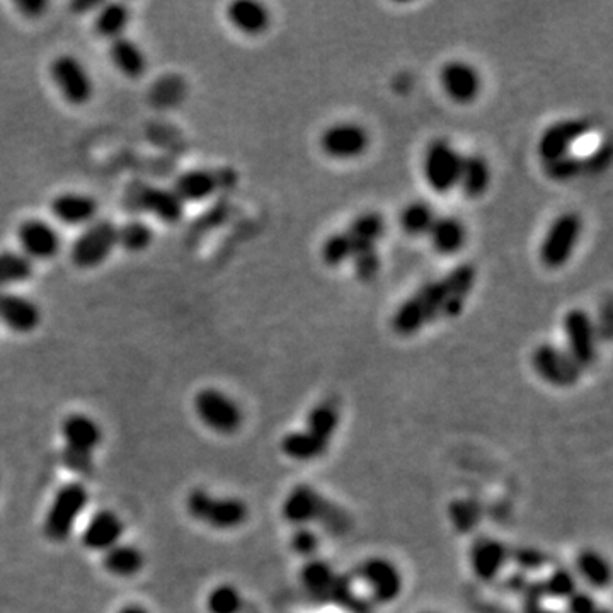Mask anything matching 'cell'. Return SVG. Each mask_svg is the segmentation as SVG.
<instances>
[{"label":"cell","instance_id":"cell-1","mask_svg":"<svg viewBox=\"0 0 613 613\" xmlns=\"http://www.w3.org/2000/svg\"><path fill=\"white\" fill-rule=\"evenodd\" d=\"M477 271L472 264L455 266L438 280L424 283L397 307L390 319L392 331L401 338H411L431 322L453 319L464 312L476 285Z\"/></svg>","mask_w":613,"mask_h":613},{"label":"cell","instance_id":"cell-2","mask_svg":"<svg viewBox=\"0 0 613 613\" xmlns=\"http://www.w3.org/2000/svg\"><path fill=\"white\" fill-rule=\"evenodd\" d=\"M281 516L293 527H321L331 537H344L353 528V518L333 499L310 484H297L283 499Z\"/></svg>","mask_w":613,"mask_h":613},{"label":"cell","instance_id":"cell-3","mask_svg":"<svg viewBox=\"0 0 613 613\" xmlns=\"http://www.w3.org/2000/svg\"><path fill=\"white\" fill-rule=\"evenodd\" d=\"M186 511L196 522L215 530H235L249 518V508L239 498L213 496L207 489H193L186 498Z\"/></svg>","mask_w":613,"mask_h":613},{"label":"cell","instance_id":"cell-4","mask_svg":"<svg viewBox=\"0 0 613 613\" xmlns=\"http://www.w3.org/2000/svg\"><path fill=\"white\" fill-rule=\"evenodd\" d=\"M89 493L81 482H69L58 489L43 522L46 539L62 544L69 539L79 516L86 510Z\"/></svg>","mask_w":613,"mask_h":613},{"label":"cell","instance_id":"cell-5","mask_svg":"<svg viewBox=\"0 0 613 613\" xmlns=\"http://www.w3.org/2000/svg\"><path fill=\"white\" fill-rule=\"evenodd\" d=\"M353 579H358L368 591V602L390 605L397 602L404 590V578L396 562L387 557L372 556L358 564Z\"/></svg>","mask_w":613,"mask_h":613},{"label":"cell","instance_id":"cell-6","mask_svg":"<svg viewBox=\"0 0 613 613\" xmlns=\"http://www.w3.org/2000/svg\"><path fill=\"white\" fill-rule=\"evenodd\" d=\"M583 232V220L578 213H561L549 225L540 244V261L549 270H559L573 258L579 237Z\"/></svg>","mask_w":613,"mask_h":613},{"label":"cell","instance_id":"cell-7","mask_svg":"<svg viewBox=\"0 0 613 613\" xmlns=\"http://www.w3.org/2000/svg\"><path fill=\"white\" fill-rule=\"evenodd\" d=\"M118 246V227L111 220H94L87 225L70 249V258L77 268H98Z\"/></svg>","mask_w":613,"mask_h":613},{"label":"cell","instance_id":"cell-8","mask_svg":"<svg viewBox=\"0 0 613 613\" xmlns=\"http://www.w3.org/2000/svg\"><path fill=\"white\" fill-rule=\"evenodd\" d=\"M195 411L201 423L217 435H234L241 430L244 421L241 406L227 396L224 390L215 387L198 392L195 397Z\"/></svg>","mask_w":613,"mask_h":613},{"label":"cell","instance_id":"cell-9","mask_svg":"<svg viewBox=\"0 0 613 613\" xmlns=\"http://www.w3.org/2000/svg\"><path fill=\"white\" fill-rule=\"evenodd\" d=\"M462 154L445 138H436L424 152L423 172L431 190L450 193L459 184Z\"/></svg>","mask_w":613,"mask_h":613},{"label":"cell","instance_id":"cell-10","mask_svg":"<svg viewBox=\"0 0 613 613\" xmlns=\"http://www.w3.org/2000/svg\"><path fill=\"white\" fill-rule=\"evenodd\" d=\"M533 372L539 379L556 389H571L583 377V370L556 344L542 343L532 353Z\"/></svg>","mask_w":613,"mask_h":613},{"label":"cell","instance_id":"cell-11","mask_svg":"<svg viewBox=\"0 0 613 613\" xmlns=\"http://www.w3.org/2000/svg\"><path fill=\"white\" fill-rule=\"evenodd\" d=\"M564 336L568 355L573 358L578 367L585 372L596 361V326L590 314L583 309L569 310L564 317Z\"/></svg>","mask_w":613,"mask_h":613},{"label":"cell","instance_id":"cell-12","mask_svg":"<svg viewBox=\"0 0 613 613\" xmlns=\"http://www.w3.org/2000/svg\"><path fill=\"white\" fill-rule=\"evenodd\" d=\"M50 75L67 103L82 106L91 101L94 84L86 67L77 58L72 55L55 58L50 65Z\"/></svg>","mask_w":613,"mask_h":613},{"label":"cell","instance_id":"cell-13","mask_svg":"<svg viewBox=\"0 0 613 613\" xmlns=\"http://www.w3.org/2000/svg\"><path fill=\"white\" fill-rule=\"evenodd\" d=\"M237 181V174L232 169H195L181 174L174 183V193L179 200L203 201L215 195L217 191L229 190Z\"/></svg>","mask_w":613,"mask_h":613},{"label":"cell","instance_id":"cell-14","mask_svg":"<svg viewBox=\"0 0 613 613\" xmlns=\"http://www.w3.org/2000/svg\"><path fill=\"white\" fill-rule=\"evenodd\" d=\"M319 144L334 161H353L367 152L370 137L358 123H336L322 132Z\"/></svg>","mask_w":613,"mask_h":613},{"label":"cell","instance_id":"cell-15","mask_svg":"<svg viewBox=\"0 0 613 613\" xmlns=\"http://www.w3.org/2000/svg\"><path fill=\"white\" fill-rule=\"evenodd\" d=\"M593 130V123L586 118L557 121L545 128L539 140L540 159L547 162L557 161L569 155L573 145Z\"/></svg>","mask_w":613,"mask_h":613},{"label":"cell","instance_id":"cell-16","mask_svg":"<svg viewBox=\"0 0 613 613\" xmlns=\"http://www.w3.org/2000/svg\"><path fill=\"white\" fill-rule=\"evenodd\" d=\"M510 562V549L501 540L481 535L469 549L472 574L482 583H494Z\"/></svg>","mask_w":613,"mask_h":613},{"label":"cell","instance_id":"cell-17","mask_svg":"<svg viewBox=\"0 0 613 613\" xmlns=\"http://www.w3.org/2000/svg\"><path fill=\"white\" fill-rule=\"evenodd\" d=\"M440 82L443 91L453 103H474L481 94L482 79L479 70L462 60H452L443 65Z\"/></svg>","mask_w":613,"mask_h":613},{"label":"cell","instance_id":"cell-18","mask_svg":"<svg viewBox=\"0 0 613 613\" xmlns=\"http://www.w3.org/2000/svg\"><path fill=\"white\" fill-rule=\"evenodd\" d=\"M18 239L24 256L31 261L33 259H40V261L52 259L62 249V237L58 234V230L45 220H38V218H31L21 224Z\"/></svg>","mask_w":613,"mask_h":613},{"label":"cell","instance_id":"cell-19","mask_svg":"<svg viewBox=\"0 0 613 613\" xmlns=\"http://www.w3.org/2000/svg\"><path fill=\"white\" fill-rule=\"evenodd\" d=\"M130 201L137 210L152 213L164 224H178L184 215V203L172 190L155 188V186H137V190L132 191Z\"/></svg>","mask_w":613,"mask_h":613},{"label":"cell","instance_id":"cell-20","mask_svg":"<svg viewBox=\"0 0 613 613\" xmlns=\"http://www.w3.org/2000/svg\"><path fill=\"white\" fill-rule=\"evenodd\" d=\"M41 321L40 307L18 293L0 292V322L14 333H31Z\"/></svg>","mask_w":613,"mask_h":613},{"label":"cell","instance_id":"cell-21","mask_svg":"<svg viewBox=\"0 0 613 613\" xmlns=\"http://www.w3.org/2000/svg\"><path fill=\"white\" fill-rule=\"evenodd\" d=\"M125 532V525L121 522L120 516L113 511H98L91 516L84 532H82V544L89 550L96 552H106V550L120 544V539Z\"/></svg>","mask_w":613,"mask_h":613},{"label":"cell","instance_id":"cell-22","mask_svg":"<svg viewBox=\"0 0 613 613\" xmlns=\"http://www.w3.org/2000/svg\"><path fill=\"white\" fill-rule=\"evenodd\" d=\"M62 435H64L65 450L86 453V455H92L103 442L101 426L86 414H70L69 418H65Z\"/></svg>","mask_w":613,"mask_h":613},{"label":"cell","instance_id":"cell-23","mask_svg":"<svg viewBox=\"0 0 613 613\" xmlns=\"http://www.w3.org/2000/svg\"><path fill=\"white\" fill-rule=\"evenodd\" d=\"M98 210V201L81 193H64L52 201L53 217L70 227L91 225L94 220H98Z\"/></svg>","mask_w":613,"mask_h":613},{"label":"cell","instance_id":"cell-24","mask_svg":"<svg viewBox=\"0 0 613 613\" xmlns=\"http://www.w3.org/2000/svg\"><path fill=\"white\" fill-rule=\"evenodd\" d=\"M338 574L331 562L324 561L321 557H314L304 562L298 578H300V585L304 588L305 593L312 600L327 603Z\"/></svg>","mask_w":613,"mask_h":613},{"label":"cell","instance_id":"cell-25","mask_svg":"<svg viewBox=\"0 0 613 613\" xmlns=\"http://www.w3.org/2000/svg\"><path fill=\"white\" fill-rule=\"evenodd\" d=\"M227 18L239 33L247 36L263 35L270 28L268 7L254 0H237L227 7Z\"/></svg>","mask_w":613,"mask_h":613},{"label":"cell","instance_id":"cell-26","mask_svg":"<svg viewBox=\"0 0 613 613\" xmlns=\"http://www.w3.org/2000/svg\"><path fill=\"white\" fill-rule=\"evenodd\" d=\"M339 423H341V413L338 404L333 401H322L310 409L302 431L322 445L331 448L334 435L339 430Z\"/></svg>","mask_w":613,"mask_h":613},{"label":"cell","instance_id":"cell-27","mask_svg":"<svg viewBox=\"0 0 613 613\" xmlns=\"http://www.w3.org/2000/svg\"><path fill=\"white\" fill-rule=\"evenodd\" d=\"M574 574L590 586L591 590H607L612 583L610 562L602 552L595 549H583L579 552L574 562Z\"/></svg>","mask_w":613,"mask_h":613},{"label":"cell","instance_id":"cell-28","mask_svg":"<svg viewBox=\"0 0 613 613\" xmlns=\"http://www.w3.org/2000/svg\"><path fill=\"white\" fill-rule=\"evenodd\" d=\"M344 232L350 237L353 256H356L363 251L377 249V244L385 234V220L379 213H361Z\"/></svg>","mask_w":613,"mask_h":613},{"label":"cell","instance_id":"cell-29","mask_svg":"<svg viewBox=\"0 0 613 613\" xmlns=\"http://www.w3.org/2000/svg\"><path fill=\"white\" fill-rule=\"evenodd\" d=\"M491 184V167L486 157L481 154L462 155L460 166L459 186L470 200L481 198Z\"/></svg>","mask_w":613,"mask_h":613},{"label":"cell","instance_id":"cell-30","mask_svg":"<svg viewBox=\"0 0 613 613\" xmlns=\"http://www.w3.org/2000/svg\"><path fill=\"white\" fill-rule=\"evenodd\" d=\"M428 237L436 253L452 256V254L459 253L464 247L467 241V230L459 218L436 217L428 232Z\"/></svg>","mask_w":613,"mask_h":613},{"label":"cell","instance_id":"cell-31","mask_svg":"<svg viewBox=\"0 0 613 613\" xmlns=\"http://www.w3.org/2000/svg\"><path fill=\"white\" fill-rule=\"evenodd\" d=\"M109 57L116 69L128 79H140L147 72V58L142 48L127 36L111 41Z\"/></svg>","mask_w":613,"mask_h":613},{"label":"cell","instance_id":"cell-32","mask_svg":"<svg viewBox=\"0 0 613 613\" xmlns=\"http://www.w3.org/2000/svg\"><path fill=\"white\" fill-rule=\"evenodd\" d=\"M142 550L130 544H118L104 552L103 566L116 578H132L144 568Z\"/></svg>","mask_w":613,"mask_h":613},{"label":"cell","instance_id":"cell-33","mask_svg":"<svg viewBox=\"0 0 613 613\" xmlns=\"http://www.w3.org/2000/svg\"><path fill=\"white\" fill-rule=\"evenodd\" d=\"M280 448L281 453L293 462H316L329 452V447L317 442L302 430L290 431L283 436Z\"/></svg>","mask_w":613,"mask_h":613},{"label":"cell","instance_id":"cell-34","mask_svg":"<svg viewBox=\"0 0 613 613\" xmlns=\"http://www.w3.org/2000/svg\"><path fill=\"white\" fill-rule=\"evenodd\" d=\"M130 21H132L130 7L127 4L113 2V4H106L99 11L96 23H94V31L104 40L115 41L125 36Z\"/></svg>","mask_w":613,"mask_h":613},{"label":"cell","instance_id":"cell-35","mask_svg":"<svg viewBox=\"0 0 613 613\" xmlns=\"http://www.w3.org/2000/svg\"><path fill=\"white\" fill-rule=\"evenodd\" d=\"M539 585L542 596L559 600V602H566L579 590L576 574H574L573 569L566 568V566L552 569L545 576L544 581H540Z\"/></svg>","mask_w":613,"mask_h":613},{"label":"cell","instance_id":"cell-36","mask_svg":"<svg viewBox=\"0 0 613 613\" xmlns=\"http://www.w3.org/2000/svg\"><path fill=\"white\" fill-rule=\"evenodd\" d=\"M35 273L33 261L26 258L23 253H0V290L16 285V283H24L31 280Z\"/></svg>","mask_w":613,"mask_h":613},{"label":"cell","instance_id":"cell-37","mask_svg":"<svg viewBox=\"0 0 613 613\" xmlns=\"http://www.w3.org/2000/svg\"><path fill=\"white\" fill-rule=\"evenodd\" d=\"M436 220L435 212L426 201H414L409 203L401 213V227L407 235L421 237L428 235L431 225Z\"/></svg>","mask_w":613,"mask_h":613},{"label":"cell","instance_id":"cell-38","mask_svg":"<svg viewBox=\"0 0 613 613\" xmlns=\"http://www.w3.org/2000/svg\"><path fill=\"white\" fill-rule=\"evenodd\" d=\"M448 518L459 533H472L482 520V508L476 499H455L448 506Z\"/></svg>","mask_w":613,"mask_h":613},{"label":"cell","instance_id":"cell-39","mask_svg":"<svg viewBox=\"0 0 613 613\" xmlns=\"http://www.w3.org/2000/svg\"><path fill=\"white\" fill-rule=\"evenodd\" d=\"M154 239V232L149 225L140 220H130L123 227H118V246L128 253H142L149 249Z\"/></svg>","mask_w":613,"mask_h":613},{"label":"cell","instance_id":"cell-40","mask_svg":"<svg viewBox=\"0 0 613 613\" xmlns=\"http://www.w3.org/2000/svg\"><path fill=\"white\" fill-rule=\"evenodd\" d=\"M244 598L234 585H218L207 598L208 613H242Z\"/></svg>","mask_w":613,"mask_h":613},{"label":"cell","instance_id":"cell-41","mask_svg":"<svg viewBox=\"0 0 613 613\" xmlns=\"http://www.w3.org/2000/svg\"><path fill=\"white\" fill-rule=\"evenodd\" d=\"M351 256H353V247L346 232L333 234L322 244L321 258L329 268H338L341 264L350 263Z\"/></svg>","mask_w":613,"mask_h":613},{"label":"cell","instance_id":"cell-42","mask_svg":"<svg viewBox=\"0 0 613 613\" xmlns=\"http://www.w3.org/2000/svg\"><path fill=\"white\" fill-rule=\"evenodd\" d=\"M290 547L298 557L309 561L317 557L321 550V535L316 528L297 527L290 537Z\"/></svg>","mask_w":613,"mask_h":613},{"label":"cell","instance_id":"cell-43","mask_svg":"<svg viewBox=\"0 0 613 613\" xmlns=\"http://www.w3.org/2000/svg\"><path fill=\"white\" fill-rule=\"evenodd\" d=\"M583 171H585V159H579V157H574L571 154L545 164L547 176L550 179H556V181H569Z\"/></svg>","mask_w":613,"mask_h":613},{"label":"cell","instance_id":"cell-44","mask_svg":"<svg viewBox=\"0 0 613 613\" xmlns=\"http://www.w3.org/2000/svg\"><path fill=\"white\" fill-rule=\"evenodd\" d=\"M510 561L515 562L520 573H532L540 571L547 564V554L537 547H516L510 549Z\"/></svg>","mask_w":613,"mask_h":613},{"label":"cell","instance_id":"cell-45","mask_svg":"<svg viewBox=\"0 0 613 613\" xmlns=\"http://www.w3.org/2000/svg\"><path fill=\"white\" fill-rule=\"evenodd\" d=\"M353 264V270L358 280L363 283L372 281L373 278H377L380 271V256L377 249H370V251H363V253L356 254L350 261Z\"/></svg>","mask_w":613,"mask_h":613},{"label":"cell","instance_id":"cell-46","mask_svg":"<svg viewBox=\"0 0 613 613\" xmlns=\"http://www.w3.org/2000/svg\"><path fill=\"white\" fill-rule=\"evenodd\" d=\"M564 603L566 613H595L598 610V603L590 591L578 590Z\"/></svg>","mask_w":613,"mask_h":613},{"label":"cell","instance_id":"cell-47","mask_svg":"<svg viewBox=\"0 0 613 613\" xmlns=\"http://www.w3.org/2000/svg\"><path fill=\"white\" fill-rule=\"evenodd\" d=\"M64 464L69 467L75 474H87L92 469V455H86V453L70 452V450H64Z\"/></svg>","mask_w":613,"mask_h":613},{"label":"cell","instance_id":"cell-48","mask_svg":"<svg viewBox=\"0 0 613 613\" xmlns=\"http://www.w3.org/2000/svg\"><path fill=\"white\" fill-rule=\"evenodd\" d=\"M525 593H527V605H525V612L527 613H557L554 610H549V608L542 607V591H540L539 583H532V585H528L525 588Z\"/></svg>","mask_w":613,"mask_h":613},{"label":"cell","instance_id":"cell-49","mask_svg":"<svg viewBox=\"0 0 613 613\" xmlns=\"http://www.w3.org/2000/svg\"><path fill=\"white\" fill-rule=\"evenodd\" d=\"M16 6L26 18H41L48 9V2H45V0H21Z\"/></svg>","mask_w":613,"mask_h":613},{"label":"cell","instance_id":"cell-50","mask_svg":"<svg viewBox=\"0 0 613 613\" xmlns=\"http://www.w3.org/2000/svg\"><path fill=\"white\" fill-rule=\"evenodd\" d=\"M120 613H149V610H145L140 605H128V607L121 608Z\"/></svg>","mask_w":613,"mask_h":613},{"label":"cell","instance_id":"cell-51","mask_svg":"<svg viewBox=\"0 0 613 613\" xmlns=\"http://www.w3.org/2000/svg\"><path fill=\"white\" fill-rule=\"evenodd\" d=\"M99 4H94V2H77V4H74V9L75 11H87V9H94V7H98Z\"/></svg>","mask_w":613,"mask_h":613},{"label":"cell","instance_id":"cell-52","mask_svg":"<svg viewBox=\"0 0 613 613\" xmlns=\"http://www.w3.org/2000/svg\"><path fill=\"white\" fill-rule=\"evenodd\" d=\"M595 613H610V610H607V608L598 607V610H596Z\"/></svg>","mask_w":613,"mask_h":613},{"label":"cell","instance_id":"cell-53","mask_svg":"<svg viewBox=\"0 0 613 613\" xmlns=\"http://www.w3.org/2000/svg\"><path fill=\"white\" fill-rule=\"evenodd\" d=\"M424 613H436V612H424Z\"/></svg>","mask_w":613,"mask_h":613},{"label":"cell","instance_id":"cell-54","mask_svg":"<svg viewBox=\"0 0 613 613\" xmlns=\"http://www.w3.org/2000/svg\"><path fill=\"white\" fill-rule=\"evenodd\" d=\"M367 613H372V612H367Z\"/></svg>","mask_w":613,"mask_h":613}]
</instances>
